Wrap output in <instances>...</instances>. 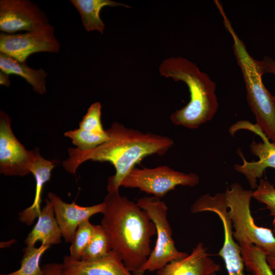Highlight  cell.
<instances>
[{"instance_id":"6da1fadb","label":"cell","mask_w":275,"mask_h":275,"mask_svg":"<svg viewBox=\"0 0 275 275\" xmlns=\"http://www.w3.org/2000/svg\"><path fill=\"white\" fill-rule=\"evenodd\" d=\"M105 130L108 135L106 142L90 150L69 148V157L63 165L66 171L74 174L87 160L110 162L116 173L108 178V193L119 191L122 180L144 158L152 154L162 155L174 145L169 137L127 128L117 122Z\"/></svg>"},{"instance_id":"7a4b0ae2","label":"cell","mask_w":275,"mask_h":275,"mask_svg":"<svg viewBox=\"0 0 275 275\" xmlns=\"http://www.w3.org/2000/svg\"><path fill=\"white\" fill-rule=\"evenodd\" d=\"M101 225L125 266L133 274L145 263L156 229L147 212L119 192L108 193Z\"/></svg>"},{"instance_id":"3957f363","label":"cell","mask_w":275,"mask_h":275,"mask_svg":"<svg viewBox=\"0 0 275 275\" xmlns=\"http://www.w3.org/2000/svg\"><path fill=\"white\" fill-rule=\"evenodd\" d=\"M159 71L162 76L184 82L190 93L188 103L170 116L174 125L195 129L213 119L218 106L216 84L207 73L195 63L180 57L164 60Z\"/></svg>"},{"instance_id":"277c9868","label":"cell","mask_w":275,"mask_h":275,"mask_svg":"<svg viewBox=\"0 0 275 275\" xmlns=\"http://www.w3.org/2000/svg\"><path fill=\"white\" fill-rule=\"evenodd\" d=\"M227 31L231 36L234 56L245 83L246 99L256 120V125L272 142L275 143V102L262 79L264 74L259 60L249 53L225 12L221 13Z\"/></svg>"},{"instance_id":"5b68a950","label":"cell","mask_w":275,"mask_h":275,"mask_svg":"<svg viewBox=\"0 0 275 275\" xmlns=\"http://www.w3.org/2000/svg\"><path fill=\"white\" fill-rule=\"evenodd\" d=\"M233 235L239 246L254 245L266 255L275 256V236L268 228L256 225L251 214L253 190L244 189L238 183L231 184L225 192Z\"/></svg>"},{"instance_id":"8992f818","label":"cell","mask_w":275,"mask_h":275,"mask_svg":"<svg viewBox=\"0 0 275 275\" xmlns=\"http://www.w3.org/2000/svg\"><path fill=\"white\" fill-rule=\"evenodd\" d=\"M136 204L148 214L155 225L157 236L154 248L147 260L134 274L144 275L146 271H157L170 262L187 256V253L178 251L175 246L168 220L166 204L155 197L140 198Z\"/></svg>"},{"instance_id":"52a82bcc","label":"cell","mask_w":275,"mask_h":275,"mask_svg":"<svg viewBox=\"0 0 275 275\" xmlns=\"http://www.w3.org/2000/svg\"><path fill=\"white\" fill-rule=\"evenodd\" d=\"M199 181L200 177L196 173H185L161 166L154 168H134L122 180L121 186L138 188L160 199L178 185L194 187Z\"/></svg>"},{"instance_id":"ba28073f","label":"cell","mask_w":275,"mask_h":275,"mask_svg":"<svg viewBox=\"0 0 275 275\" xmlns=\"http://www.w3.org/2000/svg\"><path fill=\"white\" fill-rule=\"evenodd\" d=\"M60 49V43L55 37L53 27L50 24L25 33L0 34V52L22 63H26L28 58L33 53H57Z\"/></svg>"},{"instance_id":"9c48e42d","label":"cell","mask_w":275,"mask_h":275,"mask_svg":"<svg viewBox=\"0 0 275 275\" xmlns=\"http://www.w3.org/2000/svg\"><path fill=\"white\" fill-rule=\"evenodd\" d=\"M37 150H28L13 134L7 113H0V172L24 176L31 173Z\"/></svg>"},{"instance_id":"30bf717a","label":"cell","mask_w":275,"mask_h":275,"mask_svg":"<svg viewBox=\"0 0 275 275\" xmlns=\"http://www.w3.org/2000/svg\"><path fill=\"white\" fill-rule=\"evenodd\" d=\"M234 132L241 129L252 131L262 139V142L257 143L253 141L250 144L252 153L259 158L256 161H248L242 152L238 150L237 153L241 158L242 164H235L234 169L243 175L251 188L256 189L258 186L257 179L262 177L264 172L268 168L275 169V143L270 142L263 131L256 124L246 121H239L232 125Z\"/></svg>"},{"instance_id":"8fae6325","label":"cell","mask_w":275,"mask_h":275,"mask_svg":"<svg viewBox=\"0 0 275 275\" xmlns=\"http://www.w3.org/2000/svg\"><path fill=\"white\" fill-rule=\"evenodd\" d=\"M49 24L44 12L30 1H0V30L5 33L34 31Z\"/></svg>"},{"instance_id":"7c38bea8","label":"cell","mask_w":275,"mask_h":275,"mask_svg":"<svg viewBox=\"0 0 275 275\" xmlns=\"http://www.w3.org/2000/svg\"><path fill=\"white\" fill-rule=\"evenodd\" d=\"M48 199L52 204L56 218L66 242L71 243L78 226L93 215L102 213L105 204L81 206L75 202L68 203L53 193L49 192Z\"/></svg>"},{"instance_id":"4fadbf2b","label":"cell","mask_w":275,"mask_h":275,"mask_svg":"<svg viewBox=\"0 0 275 275\" xmlns=\"http://www.w3.org/2000/svg\"><path fill=\"white\" fill-rule=\"evenodd\" d=\"M62 264L63 275H134L113 250L105 256L92 261L77 260L66 255Z\"/></svg>"},{"instance_id":"5bb4252c","label":"cell","mask_w":275,"mask_h":275,"mask_svg":"<svg viewBox=\"0 0 275 275\" xmlns=\"http://www.w3.org/2000/svg\"><path fill=\"white\" fill-rule=\"evenodd\" d=\"M220 270L207 249L199 242L189 255L170 262L157 270L156 275H217Z\"/></svg>"},{"instance_id":"9a60e30c","label":"cell","mask_w":275,"mask_h":275,"mask_svg":"<svg viewBox=\"0 0 275 275\" xmlns=\"http://www.w3.org/2000/svg\"><path fill=\"white\" fill-rule=\"evenodd\" d=\"M38 220L25 239L26 246H34L38 241L51 246L61 242V230L55 216L52 203L45 199Z\"/></svg>"},{"instance_id":"2e32d148","label":"cell","mask_w":275,"mask_h":275,"mask_svg":"<svg viewBox=\"0 0 275 275\" xmlns=\"http://www.w3.org/2000/svg\"><path fill=\"white\" fill-rule=\"evenodd\" d=\"M55 161L45 159L37 150L31 170L36 182L35 198L32 205L19 213V221L28 226L34 223L41 212L42 191L45 183L50 179Z\"/></svg>"},{"instance_id":"e0dca14e","label":"cell","mask_w":275,"mask_h":275,"mask_svg":"<svg viewBox=\"0 0 275 275\" xmlns=\"http://www.w3.org/2000/svg\"><path fill=\"white\" fill-rule=\"evenodd\" d=\"M1 71L7 74H15L23 78L33 89L40 95L46 92V78L48 73L43 69H35L28 66L25 63L0 52Z\"/></svg>"},{"instance_id":"ac0fdd59","label":"cell","mask_w":275,"mask_h":275,"mask_svg":"<svg viewBox=\"0 0 275 275\" xmlns=\"http://www.w3.org/2000/svg\"><path fill=\"white\" fill-rule=\"evenodd\" d=\"M74 6L79 13L82 24L87 32L98 31L102 34L105 24L100 17L101 9L105 6H123L128 5L111 0H71Z\"/></svg>"},{"instance_id":"d6986e66","label":"cell","mask_w":275,"mask_h":275,"mask_svg":"<svg viewBox=\"0 0 275 275\" xmlns=\"http://www.w3.org/2000/svg\"><path fill=\"white\" fill-rule=\"evenodd\" d=\"M50 247L42 243L38 248L26 246L22 250L20 268L13 272L1 275H44L40 262L42 256Z\"/></svg>"},{"instance_id":"ffe728a7","label":"cell","mask_w":275,"mask_h":275,"mask_svg":"<svg viewBox=\"0 0 275 275\" xmlns=\"http://www.w3.org/2000/svg\"><path fill=\"white\" fill-rule=\"evenodd\" d=\"M112 250L108 234L101 225H94L91 239L84 251L81 260L92 261L102 258Z\"/></svg>"},{"instance_id":"44dd1931","label":"cell","mask_w":275,"mask_h":275,"mask_svg":"<svg viewBox=\"0 0 275 275\" xmlns=\"http://www.w3.org/2000/svg\"><path fill=\"white\" fill-rule=\"evenodd\" d=\"M94 227V225L88 220L77 228L69 248L70 256L73 259L81 260L82 253L92 237Z\"/></svg>"},{"instance_id":"7402d4cb","label":"cell","mask_w":275,"mask_h":275,"mask_svg":"<svg viewBox=\"0 0 275 275\" xmlns=\"http://www.w3.org/2000/svg\"><path fill=\"white\" fill-rule=\"evenodd\" d=\"M64 135L71 139L76 148L82 150L94 149L106 142L108 138L107 133L104 135L95 134L80 128L68 131L64 133Z\"/></svg>"},{"instance_id":"603a6c76","label":"cell","mask_w":275,"mask_h":275,"mask_svg":"<svg viewBox=\"0 0 275 275\" xmlns=\"http://www.w3.org/2000/svg\"><path fill=\"white\" fill-rule=\"evenodd\" d=\"M253 198L264 204L273 217L272 231L275 233V187L269 181L261 179L257 187L253 191Z\"/></svg>"},{"instance_id":"cb8c5ba5","label":"cell","mask_w":275,"mask_h":275,"mask_svg":"<svg viewBox=\"0 0 275 275\" xmlns=\"http://www.w3.org/2000/svg\"><path fill=\"white\" fill-rule=\"evenodd\" d=\"M101 105L99 102L92 103L79 123V128L88 132L104 135L107 133L101 123Z\"/></svg>"},{"instance_id":"d4e9b609","label":"cell","mask_w":275,"mask_h":275,"mask_svg":"<svg viewBox=\"0 0 275 275\" xmlns=\"http://www.w3.org/2000/svg\"><path fill=\"white\" fill-rule=\"evenodd\" d=\"M228 275H245L244 265L242 256L238 254H231L224 259Z\"/></svg>"},{"instance_id":"484cf974","label":"cell","mask_w":275,"mask_h":275,"mask_svg":"<svg viewBox=\"0 0 275 275\" xmlns=\"http://www.w3.org/2000/svg\"><path fill=\"white\" fill-rule=\"evenodd\" d=\"M44 275H63L62 263H50L42 266Z\"/></svg>"},{"instance_id":"4316f807","label":"cell","mask_w":275,"mask_h":275,"mask_svg":"<svg viewBox=\"0 0 275 275\" xmlns=\"http://www.w3.org/2000/svg\"><path fill=\"white\" fill-rule=\"evenodd\" d=\"M260 65L264 74L271 73L275 76V60L271 58L265 56L262 60L259 61Z\"/></svg>"},{"instance_id":"83f0119b","label":"cell","mask_w":275,"mask_h":275,"mask_svg":"<svg viewBox=\"0 0 275 275\" xmlns=\"http://www.w3.org/2000/svg\"><path fill=\"white\" fill-rule=\"evenodd\" d=\"M250 275H275L266 261H262Z\"/></svg>"},{"instance_id":"f1b7e54d","label":"cell","mask_w":275,"mask_h":275,"mask_svg":"<svg viewBox=\"0 0 275 275\" xmlns=\"http://www.w3.org/2000/svg\"><path fill=\"white\" fill-rule=\"evenodd\" d=\"M0 84L6 87H9L10 85L8 74H6L2 71L0 72Z\"/></svg>"},{"instance_id":"f546056e","label":"cell","mask_w":275,"mask_h":275,"mask_svg":"<svg viewBox=\"0 0 275 275\" xmlns=\"http://www.w3.org/2000/svg\"><path fill=\"white\" fill-rule=\"evenodd\" d=\"M266 261L270 269L275 272V256H267Z\"/></svg>"},{"instance_id":"4dcf8cb0","label":"cell","mask_w":275,"mask_h":275,"mask_svg":"<svg viewBox=\"0 0 275 275\" xmlns=\"http://www.w3.org/2000/svg\"><path fill=\"white\" fill-rule=\"evenodd\" d=\"M16 241L15 239H11L9 241L1 242V248H7L11 246Z\"/></svg>"},{"instance_id":"1f68e13d","label":"cell","mask_w":275,"mask_h":275,"mask_svg":"<svg viewBox=\"0 0 275 275\" xmlns=\"http://www.w3.org/2000/svg\"><path fill=\"white\" fill-rule=\"evenodd\" d=\"M273 99H274V102H275V95H273Z\"/></svg>"}]
</instances>
